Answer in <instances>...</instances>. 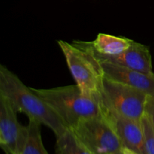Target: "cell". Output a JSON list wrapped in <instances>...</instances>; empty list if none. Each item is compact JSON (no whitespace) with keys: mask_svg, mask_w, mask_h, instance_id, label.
Returning <instances> with one entry per match:
<instances>
[{"mask_svg":"<svg viewBox=\"0 0 154 154\" xmlns=\"http://www.w3.org/2000/svg\"><path fill=\"white\" fill-rule=\"evenodd\" d=\"M31 89L49 105L69 129L81 120L103 115L100 102L84 94L77 84L51 89Z\"/></svg>","mask_w":154,"mask_h":154,"instance_id":"obj_2","label":"cell"},{"mask_svg":"<svg viewBox=\"0 0 154 154\" xmlns=\"http://www.w3.org/2000/svg\"><path fill=\"white\" fill-rule=\"evenodd\" d=\"M56 138V154H93L79 141L71 129H67L65 133Z\"/></svg>","mask_w":154,"mask_h":154,"instance_id":"obj_11","label":"cell"},{"mask_svg":"<svg viewBox=\"0 0 154 154\" xmlns=\"http://www.w3.org/2000/svg\"><path fill=\"white\" fill-rule=\"evenodd\" d=\"M71 130L93 154H116L123 150L118 135L104 114L81 120Z\"/></svg>","mask_w":154,"mask_h":154,"instance_id":"obj_5","label":"cell"},{"mask_svg":"<svg viewBox=\"0 0 154 154\" xmlns=\"http://www.w3.org/2000/svg\"><path fill=\"white\" fill-rule=\"evenodd\" d=\"M17 111L7 98L0 94V147L6 154H21L28 129L19 123Z\"/></svg>","mask_w":154,"mask_h":154,"instance_id":"obj_6","label":"cell"},{"mask_svg":"<svg viewBox=\"0 0 154 154\" xmlns=\"http://www.w3.org/2000/svg\"><path fill=\"white\" fill-rule=\"evenodd\" d=\"M0 94L8 99L17 112L25 114L53 131L56 138L69 129L49 105L3 65L0 66Z\"/></svg>","mask_w":154,"mask_h":154,"instance_id":"obj_1","label":"cell"},{"mask_svg":"<svg viewBox=\"0 0 154 154\" xmlns=\"http://www.w3.org/2000/svg\"><path fill=\"white\" fill-rule=\"evenodd\" d=\"M105 78L154 96V73L146 74L110 62L99 61Z\"/></svg>","mask_w":154,"mask_h":154,"instance_id":"obj_8","label":"cell"},{"mask_svg":"<svg viewBox=\"0 0 154 154\" xmlns=\"http://www.w3.org/2000/svg\"><path fill=\"white\" fill-rule=\"evenodd\" d=\"M102 109L118 135L123 148L129 149L138 154H147L141 121L123 117L104 106H102Z\"/></svg>","mask_w":154,"mask_h":154,"instance_id":"obj_7","label":"cell"},{"mask_svg":"<svg viewBox=\"0 0 154 154\" xmlns=\"http://www.w3.org/2000/svg\"><path fill=\"white\" fill-rule=\"evenodd\" d=\"M41 125L35 120L29 119V123L27 125L28 135L21 154H49L42 142Z\"/></svg>","mask_w":154,"mask_h":154,"instance_id":"obj_12","label":"cell"},{"mask_svg":"<svg viewBox=\"0 0 154 154\" xmlns=\"http://www.w3.org/2000/svg\"><path fill=\"white\" fill-rule=\"evenodd\" d=\"M133 42V40L127 38L99 33L96 38L89 42V44L96 55L115 56L124 52Z\"/></svg>","mask_w":154,"mask_h":154,"instance_id":"obj_10","label":"cell"},{"mask_svg":"<svg viewBox=\"0 0 154 154\" xmlns=\"http://www.w3.org/2000/svg\"><path fill=\"white\" fill-rule=\"evenodd\" d=\"M147 97L148 95L137 89L104 78L101 105L123 117L141 121Z\"/></svg>","mask_w":154,"mask_h":154,"instance_id":"obj_4","label":"cell"},{"mask_svg":"<svg viewBox=\"0 0 154 154\" xmlns=\"http://www.w3.org/2000/svg\"><path fill=\"white\" fill-rule=\"evenodd\" d=\"M145 114L154 129V96H148L145 107Z\"/></svg>","mask_w":154,"mask_h":154,"instance_id":"obj_14","label":"cell"},{"mask_svg":"<svg viewBox=\"0 0 154 154\" xmlns=\"http://www.w3.org/2000/svg\"><path fill=\"white\" fill-rule=\"evenodd\" d=\"M141 124L144 131L147 153L154 154V129L145 113L141 120Z\"/></svg>","mask_w":154,"mask_h":154,"instance_id":"obj_13","label":"cell"},{"mask_svg":"<svg viewBox=\"0 0 154 154\" xmlns=\"http://www.w3.org/2000/svg\"><path fill=\"white\" fill-rule=\"evenodd\" d=\"M95 55L99 61L110 62L143 73L153 74L150 49L146 45L135 41L127 50L118 55Z\"/></svg>","mask_w":154,"mask_h":154,"instance_id":"obj_9","label":"cell"},{"mask_svg":"<svg viewBox=\"0 0 154 154\" xmlns=\"http://www.w3.org/2000/svg\"><path fill=\"white\" fill-rule=\"evenodd\" d=\"M77 85L84 94L100 102L105 78L99 60L89 42H57Z\"/></svg>","mask_w":154,"mask_h":154,"instance_id":"obj_3","label":"cell"}]
</instances>
